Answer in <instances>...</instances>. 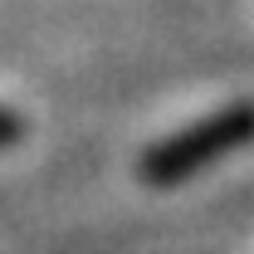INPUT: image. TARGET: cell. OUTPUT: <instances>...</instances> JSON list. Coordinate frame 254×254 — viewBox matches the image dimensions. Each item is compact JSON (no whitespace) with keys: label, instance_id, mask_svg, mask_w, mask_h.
Masks as SVG:
<instances>
[{"label":"cell","instance_id":"1","mask_svg":"<svg viewBox=\"0 0 254 254\" xmlns=\"http://www.w3.org/2000/svg\"><path fill=\"white\" fill-rule=\"evenodd\" d=\"M245 142H254V103H235V108H220V113L200 118L195 127H181L166 142H157L147 157L137 161V171L152 186H176L190 171L240 152Z\"/></svg>","mask_w":254,"mask_h":254},{"label":"cell","instance_id":"2","mask_svg":"<svg viewBox=\"0 0 254 254\" xmlns=\"http://www.w3.org/2000/svg\"><path fill=\"white\" fill-rule=\"evenodd\" d=\"M20 137V118H10V113H0V147H10Z\"/></svg>","mask_w":254,"mask_h":254}]
</instances>
